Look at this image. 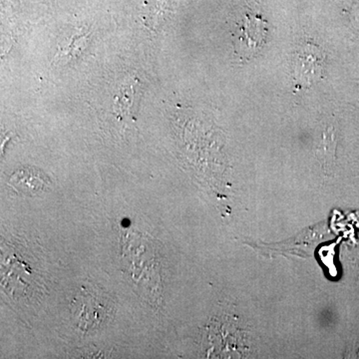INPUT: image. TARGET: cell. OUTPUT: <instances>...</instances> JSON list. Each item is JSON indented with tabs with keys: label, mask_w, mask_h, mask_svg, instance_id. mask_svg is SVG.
I'll list each match as a JSON object with an SVG mask.
<instances>
[{
	"label": "cell",
	"mask_w": 359,
	"mask_h": 359,
	"mask_svg": "<svg viewBox=\"0 0 359 359\" xmlns=\"http://www.w3.org/2000/svg\"><path fill=\"white\" fill-rule=\"evenodd\" d=\"M335 155V137L334 128H327L323 133L320 147L318 150V157L325 166L332 165Z\"/></svg>",
	"instance_id": "cell-3"
},
{
	"label": "cell",
	"mask_w": 359,
	"mask_h": 359,
	"mask_svg": "<svg viewBox=\"0 0 359 359\" xmlns=\"http://www.w3.org/2000/svg\"><path fill=\"white\" fill-rule=\"evenodd\" d=\"M14 187L25 193H35L43 191L47 186V180L43 175L33 170L26 169L18 171L11 177Z\"/></svg>",
	"instance_id": "cell-2"
},
{
	"label": "cell",
	"mask_w": 359,
	"mask_h": 359,
	"mask_svg": "<svg viewBox=\"0 0 359 359\" xmlns=\"http://www.w3.org/2000/svg\"><path fill=\"white\" fill-rule=\"evenodd\" d=\"M266 32L264 23L261 18L257 16L248 15L241 27V35L238 37V44L243 48L248 49L247 52L254 51L261 46L264 39V33Z\"/></svg>",
	"instance_id": "cell-1"
}]
</instances>
